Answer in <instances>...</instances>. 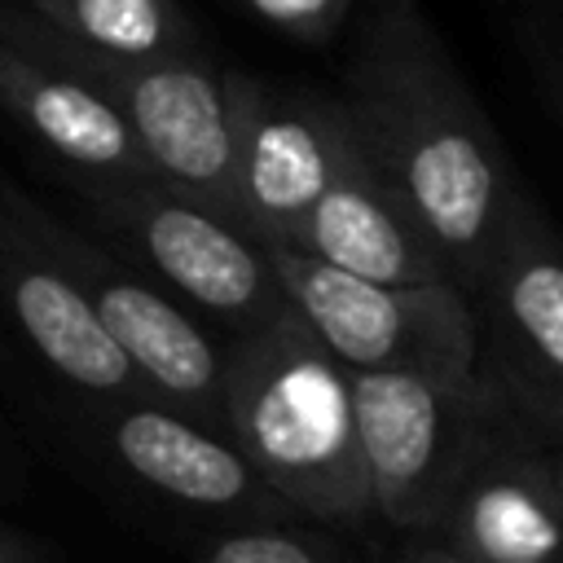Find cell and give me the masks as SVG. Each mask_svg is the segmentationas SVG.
<instances>
[{"instance_id":"obj_10","label":"cell","mask_w":563,"mask_h":563,"mask_svg":"<svg viewBox=\"0 0 563 563\" xmlns=\"http://www.w3.org/2000/svg\"><path fill=\"white\" fill-rule=\"evenodd\" d=\"M18 224L79 282L88 295L92 312L101 317L106 334L119 343V352L132 361V369L145 378L150 396L163 405L198 409V413H220V365L224 347H216L194 317H185L167 295L154 286L128 277L97 251H88L75 238L53 233L31 207L18 202Z\"/></svg>"},{"instance_id":"obj_4","label":"cell","mask_w":563,"mask_h":563,"mask_svg":"<svg viewBox=\"0 0 563 563\" xmlns=\"http://www.w3.org/2000/svg\"><path fill=\"white\" fill-rule=\"evenodd\" d=\"M347 378L369 510L400 532H422L479 431L510 400L484 374L347 369Z\"/></svg>"},{"instance_id":"obj_2","label":"cell","mask_w":563,"mask_h":563,"mask_svg":"<svg viewBox=\"0 0 563 563\" xmlns=\"http://www.w3.org/2000/svg\"><path fill=\"white\" fill-rule=\"evenodd\" d=\"M220 418L277 501L330 523L369 510L347 365L290 303L224 347Z\"/></svg>"},{"instance_id":"obj_13","label":"cell","mask_w":563,"mask_h":563,"mask_svg":"<svg viewBox=\"0 0 563 563\" xmlns=\"http://www.w3.org/2000/svg\"><path fill=\"white\" fill-rule=\"evenodd\" d=\"M0 106L97 185L158 180L106 92L40 48L0 40Z\"/></svg>"},{"instance_id":"obj_5","label":"cell","mask_w":563,"mask_h":563,"mask_svg":"<svg viewBox=\"0 0 563 563\" xmlns=\"http://www.w3.org/2000/svg\"><path fill=\"white\" fill-rule=\"evenodd\" d=\"M475 312V374H484L528 427L563 440V260L541 207L515 189L488 260L466 290Z\"/></svg>"},{"instance_id":"obj_11","label":"cell","mask_w":563,"mask_h":563,"mask_svg":"<svg viewBox=\"0 0 563 563\" xmlns=\"http://www.w3.org/2000/svg\"><path fill=\"white\" fill-rule=\"evenodd\" d=\"M290 251H303L330 268H343L365 282H387V286L449 282L431 238L409 216V207L391 194V185L374 172V163L361 154L352 128Z\"/></svg>"},{"instance_id":"obj_7","label":"cell","mask_w":563,"mask_h":563,"mask_svg":"<svg viewBox=\"0 0 563 563\" xmlns=\"http://www.w3.org/2000/svg\"><path fill=\"white\" fill-rule=\"evenodd\" d=\"M92 207L132 246H141L172 290L238 330L290 303L260 242L163 180L97 185Z\"/></svg>"},{"instance_id":"obj_19","label":"cell","mask_w":563,"mask_h":563,"mask_svg":"<svg viewBox=\"0 0 563 563\" xmlns=\"http://www.w3.org/2000/svg\"><path fill=\"white\" fill-rule=\"evenodd\" d=\"M0 563H31V559H26L13 541H4V537H0Z\"/></svg>"},{"instance_id":"obj_12","label":"cell","mask_w":563,"mask_h":563,"mask_svg":"<svg viewBox=\"0 0 563 563\" xmlns=\"http://www.w3.org/2000/svg\"><path fill=\"white\" fill-rule=\"evenodd\" d=\"M0 290L26 343L75 387L106 400L150 396L145 378L106 334L79 282L0 207ZM154 400V396H150Z\"/></svg>"},{"instance_id":"obj_3","label":"cell","mask_w":563,"mask_h":563,"mask_svg":"<svg viewBox=\"0 0 563 563\" xmlns=\"http://www.w3.org/2000/svg\"><path fill=\"white\" fill-rule=\"evenodd\" d=\"M0 40L40 48L79 70L132 128L150 172L238 224L233 211V128H229V70L202 48L163 57H106L84 48L26 9L0 4Z\"/></svg>"},{"instance_id":"obj_6","label":"cell","mask_w":563,"mask_h":563,"mask_svg":"<svg viewBox=\"0 0 563 563\" xmlns=\"http://www.w3.org/2000/svg\"><path fill=\"white\" fill-rule=\"evenodd\" d=\"M290 308L347 369L475 374V312L453 282L387 286L330 268L303 251L264 246Z\"/></svg>"},{"instance_id":"obj_16","label":"cell","mask_w":563,"mask_h":563,"mask_svg":"<svg viewBox=\"0 0 563 563\" xmlns=\"http://www.w3.org/2000/svg\"><path fill=\"white\" fill-rule=\"evenodd\" d=\"M202 563H361V559H347L312 537H299V532H286V528H246V532H233V537H220Z\"/></svg>"},{"instance_id":"obj_18","label":"cell","mask_w":563,"mask_h":563,"mask_svg":"<svg viewBox=\"0 0 563 563\" xmlns=\"http://www.w3.org/2000/svg\"><path fill=\"white\" fill-rule=\"evenodd\" d=\"M396 563H475V559H466V554H457V550H449V545H440V541H431L422 532H409L400 554H396Z\"/></svg>"},{"instance_id":"obj_17","label":"cell","mask_w":563,"mask_h":563,"mask_svg":"<svg viewBox=\"0 0 563 563\" xmlns=\"http://www.w3.org/2000/svg\"><path fill=\"white\" fill-rule=\"evenodd\" d=\"M264 26L282 31V35H295L303 44H321L330 40L343 18L352 13L356 0H242Z\"/></svg>"},{"instance_id":"obj_14","label":"cell","mask_w":563,"mask_h":563,"mask_svg":"<svg viewBox=\"0 0 563 563\" xmlns=\"http://www.w3.org/2000/svg\"><path fill=\"white\" fill-rule=\"evenodd\" d=\"M110 444H114V457L141 484L167 493L172 501H185L198 510H238V506L251 510V506L277 501L233 444L180 418L163 400H150V396L114 400Z\"/></svg>"},{"instance_id":"obj_8","label":"cell","mask_w":563,"mask_h":563,"mask_svg":"<svg viewBox=\"0 0 563 563\" xmlns=\"http://www.w3.org/2000/svg\"><path fill=\"white\" fill-rule=\"evenodd\" d=\"M229 128L238 229L290 251L347 136V114L339 97L229 70Z\"/></svg>"},{"instance_id":"obj_15","label":"cell","mask_w":563,"mask_h":563,"mask_svg":"<svg viewBox=\"0 0 563 563\" xmlns=\"http://www.w3.org/2000/svg\"><path fill=\"white\" fill-rule=\"evenodd\" d=\"M57 35L106 57H163L198 48L176 0H22Z\"/></svg>"},{"instance_id":"obj_9","label":"cell","mask_w":563,"mask_h":563,"mask_svg":"<svg viewBox=\"0 0 563 563\" xmlns=\"http://www.w3.org/2000/svg\"><path fill=\"white\" fill-rule=\"evenodd\" d=\"M422 537L475 563H559L563 484L554 444L501 405Z\"/></svg>"},{"instance_id":"obj_1","label":"cell","mask_w":563,"mask_h":563,"mask_svg":"<svg viewBox=\"0 0 563 563\" xmlns=\"http://www.w3.org/2000/svg\"><path fill=\"white\" fill-rule=\"evenodd\" d=\"M339 106L361 154L431 238L449 282L471 290L519 180L418 0H369Z\"/></svg>"}]
</instances>
